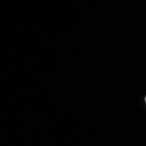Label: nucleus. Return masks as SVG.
Wrapping results in <instances>:
<instances>
[{"mask_svg": "<svg viewBox=\"0 0 146 146\" xmlns=\"http://www.w3.org/2000/svg\"><path fill=\"white\" fill-rule=\"evenodd\" d=\"M145 101L146 102V96L145 97Z\"/></svg>", "mask_w": 146, "mask_h": 146, "instance_id": "nucleus-1", "label": "nucleus"}]
</instances>
